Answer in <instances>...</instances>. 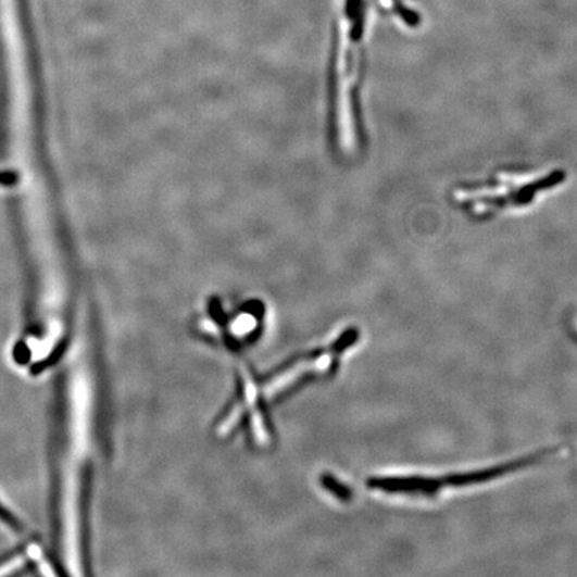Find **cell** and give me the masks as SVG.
Returning a JSON list of instances; mask_svg holds the SVG:
<instances>
[{
  "label": "cell",
  "mask_w": 577,
  "mask_h": 577,
  "mask_svg": "<svg viewBox=\"0 0 577 577\" xmlns=\"http://www.w3.org/2000/svg\"><path fill=\"white\" fill-rule=\"evenodd\" d=\"M359 334L355 329H349L341 335L334 346L317 351L304 358L293 361V363L281 366L265 378L264 389L267 400H278L291 389L300 387V384L312 380V378L329 376L338 363V358L347 351L349 347L358 341Z\"/></svg>",
  "instance_id": "6da1fadb"
},
{
  "label": "cell",
  "mask_w": 577,
  "mask_h": 577,
  "mask_svg": "<svg viewBox=\"0 0 577 577\" xmlns=\"http://www.w3.org/2000/svg\"><path fill=\"white\" fill-rule=\"evenodd\" d=\"M240 375L237 398L227 407L223 418H221L217 428L218 434H229L241 422L242 416L248 415L250 416L254 440L260 446H266L271 441L269 424L266 422L265 412L262 411L259 385H255L252 373L248 369H243Z\"/></svg>",
  "instance_id": "7a4b0ae2"
},
{
  "label": "cell",
  "mask_w": 577,
  "mask_h": 577,
  "mask_svg": "<svg viewBox=\"0 0 577 577\" xmlns=\"http://www.w3.org/2000/svg\"><path fill=\"white\" fill-rule=\"evenodd\" d=\"M544 177V173H530V174H501L499 179L501 183L515 185V186H526L536 183V180Z\"/></svg>",
  "instance_id": "3957f363"
},
{
  "label": "cell",
  "mask_w": 577,
  "mask_h": 577,
  "mask_svg": "<svg viewBox=\"0 0 577 577\" xmlns=\"http://www.w3.org/2000/svg\"><path fill=\"white\" fill-rule=\"evenodd\" d=\"M323 484L330 493L336 494L338 499L348 500L351 499V491L343 486V484L338 482L334 476L325 475L323 477Z\"/></svg>",
  "instance_id": "277c9868"
},
{
  "label": "cell",
  "mask_w": 577,
  "mask_h": 577,
  "mask_svg": "<svg viewBox=\"0 0 577 577\" xmlns=\"http://www.w3.org/2000/svg\"><path fill=\"white\" fill-rule=\"evenodd\" d=\"M570 336L575 338V341H577V316H575L573 319H570Z\"/></svg>",
  "instance_id": "5b68a950"
}]
</instances>
